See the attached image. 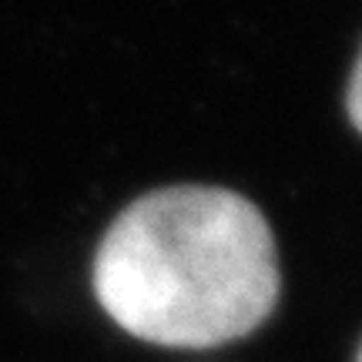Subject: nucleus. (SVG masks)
Segmentation results:
<instances>
[{
    "mask_svg": "<svg viewBox=\"0 0 362 362\" xmlns=\"http://www.w3.org/2000/svg\"><path fill=\"white\" fill-rule=\"evenodd\" d=\"M94 296L124 332L211 349L248 336L279 302V252L248 198L208 185L158 188L104 232Z\"/></svg>",
    "mask_w": 362,
    "mask_h": 362,
    "instance_id": "1",
    "label": "nucleus"
},
{
    "mask_svg": "<svg viewBox=\"0 0 362 362\" xmlns=\"http://www.w3.org/2000/svg\"><path fill=\"white\" fill-rule=\"evenodd\" d=\"M346 107H349V121L362 131V54H359V61H356V71H352L349 94H346Z\"/></svg>",
    "mask_w": 362,
    "mask_h": 362,
    "instance_id": "2",
    "label": "nucleus"
},
{
    "mask_svg": "<svg viewBox=\"0 0 362 362\" xmlns=\"http://www.w3.org/2000/svg\"><path fill=\"white\" fill-rule=\"evenodd\" d=\"M356 362H362V349H359V359H356Z\"/></svg>",
    "mask_w": 362,
    "mask_h": 362,
    "instance_id": "3",
    "label": "nucleus"
}]
</instances>
